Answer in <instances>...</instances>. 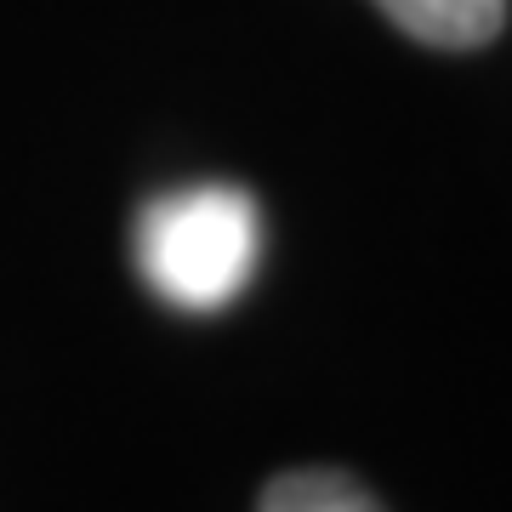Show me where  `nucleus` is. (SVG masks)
Here are the masks:
<instances>
[{
  "mask_svg": "<svg viewBox=\"0 0 512 512\" xmlns=\"http://www.w3.org/2000/svg\"><path fill=\"white\" fill-rule=\"evenodd\" d=\"M137 274L165 308L222 313L262 262V211L234 183H188L154 194L137 217Z\"/></svg>",
  "mask_w": 512,
  "mask_h": 512,
  "instance_id": "1",
  "label": "nucleus"
},
{
  "mask_svg": "<svg viewBox=\"0 0 512 512\" xmlns=\"http://www.w3.org/2000/svg\"><path fill=\"white\" fill-rule=\"evenodd\" d=\"M376 6L410 40L444 46V52H473L507 23V0H376Z\"/></svg>",
  "mask_w": 512,
  "mask_h": 512,
  "instance_id": "2",
  "label": "nucleus"
},
{
  "mask_svg": "<svg viewBox=\"0 0 512 512\" xmlns=\"http://www.w3.org/2000/svg\"><path fill=\"white\" fill-rule=\"evenodd\" d=\"M256 512H382V507L359 478L336 473V467H296V473H279L262 490Z\"/></svg>",
  "mask_w": 512,
  "mask_h": 512,
  "instance_id": "3",
  "label": "nucleus"
}]
</instances>
